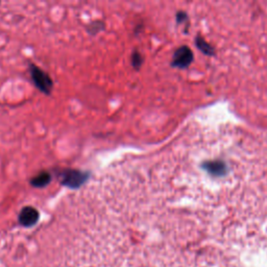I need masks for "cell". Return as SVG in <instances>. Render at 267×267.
I'll use <instances>...</instances> for the list:
<instances>
[{
  "instance_id": "8992f818",
  "label": "cell",
  "mask_w": 267,
  "mask_h": 267,
  "mask_svg": "<svg viewBox=\"0 0 267 267\" xmlns=\"http://www.w3.org/2000/svg\"><path fill=\"white\" fill-rule=\"evenodd\" d=\"M52 180V177H50V174L48 172H42L37 177L33 178L31 180V185L35 187H44L46 186L47 184Z\"/></svg>"
},
{
  "instance_id": "5b68a950",
  "label": "cell",
  "mask_w": 267,
  "mask_h": 267,
  "mask_svg": "<svg viewBox=\"0 0 267 267\" xmlns=\"http://www.w3.org/2000/svg\"><path fill=\"white\" fill-rule=\"evenodd\" d=\"M206 168L210 173L220 175L225 171V165L221 161H211L206 164Z\"/></svg>"
},
{
  "instance_id": "3957f363",
  "label": "cell",
  "mask_w": 267,
  "mask_h": 267,
  "mask_svg": "<svg viewBox=\"0 0 267 267\" xmlns=\"http://www.w3.org/2000/svg\"><path fill=\"white\" fill-rule=\"evenodd\" d=\"M192 57H193V53H192L190 48L187 46H183L175 52L172 64L180 67V68H184V67H187L192 62Z\"/></svg>"
},
{
  "instance_id": "52a82bcc",
  "label": "cell",
  "mask_w": 267,
  "mask_h": 267,
  "mask_svg": "<svg viewBox=\"0 0 267 267\" xmlns=\"http://www.w3.org/2000/svg\"><path fill=\"white\" fill-rule=\"evenodd\" d=\"M197 46L199 47V48H202V49H204V47H205V53H210V46H209V45H207L206 43H205V41L202 39V38H198L197 39Z\"/></svg>"
},
{
  "instance_id": "6da1fadb",
  "label": "cell",
  "mask_w": 267,
  "mask_h": 267,
  "mask_svg": "<svg viewBox=\"0 0 267 267\" xmlns=\"http://www.w3.org/2000/svg\"><path fill=\"white\" fill-rule=\"evenodd\" d=\"M30 72H31L32 80L33 81H35L37 87L41 91H43L44 93H49L50 90H52L53 88V81L48 75L45 72L42 71L41 69H39L36 66L31 67Z\"/></svg>"
},
{
  "instance_id": "7a4b0ae2",
  "label": "cell",
  "mask_w": 267,
  "mask_h": 267,
  "mask_svg": "<svg viewBox=\"0 0 267 267\" xmlns=\"http://www.w3.org/2000/svg\"><path fill=\"white\" fill-rule=\"evenodd\" d=\"M88 175L79 170H65L62 173V182L64 185L72 188L80 187V184L85 183Z\"/></svg>"
},
{
  "instance_id": "277c9868",
  "label": "cell",
  "mask_w": 267,
  "mask_h": 267,
  "mask_svg": "<svg viewBox=\"0 0 267 267\" xmlns=\"http://www.w3.org/2000/svg\"><path fill=\"white\" fill-rule=\"evenodd\" d=\"M38 212L31 207H25L20 213V222L23 225H32L38 220Z\"/></svg>"
},
{
  "instance_id": "ba28073f",
  "label": "cell",
  "mask_w": 267,
  "mask_h": 267,
  "mask_svg": "<svg viewBox=\"0 0 267 267\" xmlns=\"http://www.w3.org/2000/svg\"><path fill=\"white\" fill-rule=\"evenodd\" d=\"M142 62V58L138 53H135L133 55V65L135 67H139Z\"/></svg>"
}]
</instances>
